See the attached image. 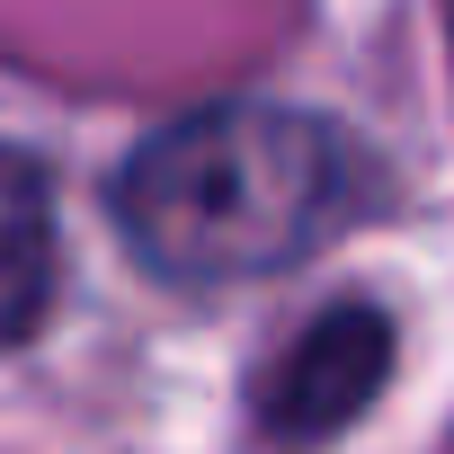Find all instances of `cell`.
I'll list each match as a JSON object with an SVG mask.
<instances>
[{
    "label": "cell",
    "mask_w": 454,
    "mask_h": 454,
    "mask_svg": "<svg viewBox=\"0 0 454 454\" xmlns=\"http://www.w3.org/2000/svg\"><path fill=\"white\" fill-rule=\"evenodd\" d=\"M383 196L392 169L356 125L294 98H214L125 152L107 214L134 268L214 294L321 259L330 241L383 214Z\"/></svg>",
    "instance_id": "cell-1"
},
{
    "label": "cell",
    "mask_w": 454,
    "mask_h": 454,
    "mask_svg": "<svg viewBox=\"0 0 454 454\" xmlns=\"http://www.w3.org/2000/svg\"><path fill=\"white\" fill-rule=\"evenodd\" d=\"M392 312L383 303H321L250 383V419L268 445H330L339 427H356L374 410V392L392 383Z\"/></svg>",
    "instance_id": "cell-2"
},
{
    "label": "cell",
    "mask_w": 454,
    "mask_h": 454,
    "mask_svg": "<svg viewBox=\"0 0 454 454\" xmlns=\"http://www.w3.org/2000/svg\"><path fill=\"white\" fill-rule=\"evenodd\" d=\"M63 286V232H54V178L36 152L0 143V348H27Z\"/></svg>",
    "instance_id": "cell-3"
}]
</instances>
